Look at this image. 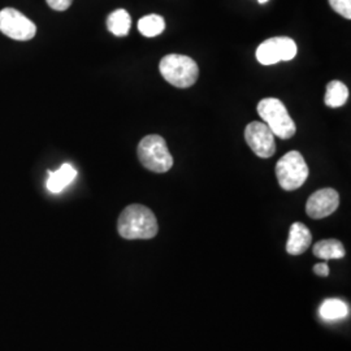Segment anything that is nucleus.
Returning <instances> with one entry per match:
<instances>
[{
  "label": "nucleus",
  "mask_w": 351,
  "mask_h": 351,
  "mask_svg": "<svg viewBox=\"0 0 351 351\" xmlns=\"http://www.w3.org/2000/svg\"><path fill=\"white\" fill-rule=\"evenodd\" d=\"M258 1H259V3H261V4H264V3H267V1H268V0H258Z\"/></svg>",
  "instance_id": "aec40b11"
},
{
  "label": "nucleus",
  "mask_w": 351,
  "mask_h": 351,
  "mask_svg": "<svg viewBox=\"0 0 351 351\" xmlns=\"http://www.w3.org/2000/svg\"><path fill=\"white\" fill-rule=\"evenodd\" d=\"M75 176L77 171L73 168V165L63 164L58 171L50 172L47 180V189L53 194H59L73 182Z\"/></svg>",
  "instance_id": "9b49d317"
},
{
  "label": "nucleus",
  "mask_w": 351,
  "mask_h": 351,
  "mask_svg": "<svg viewBox=\"0 0 351 351\" xmlns=\"http://www.w3.org/2000/svg\"><path fill=\"white\" fill-rule=\"evenodd\" d=\"M258 113L264 124L271 129L274 136L278 138H291L297 126L294 120L290 117L284 103L277 98H264L258 104Z\"/></svg>",
  "instance_id": "7ed1b4c3"
},
{
  "label": "nucleus",
  "mask_w": 351,
  "mask_h": 351,
  "mask_svg": "<svg viewBox=\"0 0 351 351\" xmlns=\"http://www.w3.org/2000/svg\"><path fill=\"white\" fill-rule=\"evenodd\" d=\"M349 99V88L341 81H330L326 85L324 103L330 108L342 107Z\"/></svg>",
  "instance_id": "ddd939ff"
},
{
  "label": "nucleus",
  "mask_w": 351,
  "mask_h": 351,
  "mask_svg": "<svg viewBox=\"0 0 351 351\" xmlns=\"http://www.w3.org/2000/svg\"><path fill=\"white\" fill-rule=\"evenodd\" d=\"M320 315L326 320H339L349 315V307L339 300H328L320 306Z\"/></svg>",
  "instance_id": "dca6fc26"
},
{
  "label": "nucleus",
  "mask_w": 351,
  "mask_h": 351,
  "mask_svg": "<svg viewBox=\"0 0 351 351\" xmlns=\"http://www.w3.org/2000/svg\"><path fill=\"white\" fill-rule=\"evenodd\" d=\"M46 1H47L49 7L52 8L53 11L63 12V11H66L71 7L73 0H46Z\"/></svg>",
  "instance_id": "a211bd4d"
},
{
  "label": "nucleus",
  "mask_w": 351,
  "mask_h": 351,
  "mask_svg": "<svg viewBox=\"0 0 351 351\" xmlns=\"http://www.w3.org/2000/svg\"><path fill=\"white\" fill-rule=\"evenodd\" d=\"M137 155L141 164L155 173H165L173 167V158L168 150L167 142L158 134L146 136L142 139Z\"/></svg>",
  "instance_id": "20e7f679"
},
{
  "label": "nucleus",
  "mask_w": 351,
  "mask_h": 351,
  "mask_svg": "<svg viewBox=\"0 0 351 351\" xmlns=\"http://www.w3.org/2000/svg\"><path fill=\"white\" fill-rule=\"evenodd\" d=\"M165 29V21L159 14H147L138 21L139 33L143 37L152 38L160 36Z\"/></svg>",
  "instance_id": "2eb2a0df"
},
{
  "label": "nucleus",
  "mask_w": 351,
  "mask_h": 351,
  "mask_svg": "<svg viewBox=\"0 0 351 351\" xmlns=\"http://www.w3.org/2000/svg\"><path fill=\"white\" fill-rule=\"evenodd\" d=\"M245 139L259 158L268 159L276 152L275 136L263 121H252L245 129Z\"/></svg>",
  "instance_id": "6e6552de"
},
{
  "label": "nucleus",
  "mask_w": 351,
  "mask_h": 351,
  "mask_svg": "<svg viewBox=\"0 0 351 351\" xmlns=\"http://www.w3.org/2000/svg\"><path fill=\"white\" fill-rule=\"evenodd\" d=\"M159 71L167 82L178 88L193 86L199 77L198 64L189 56L177 53L164 56Z\"/></svg>",
  "instance_id": "f03ea898"
},
{
  "label": "nucleus",
  "mask_w": 351,
  "mask_h": 351,
  "mask_svg": "<svg viewBox=\"0 0 351 351\" xmlns=\"http://www.w3.org/2000/svg\"><path fill=\"white\" fill-rule=\"evenodd\" d=\"M339 195L335 189L326 188L315 191L306 204V213L315 220L330 216L339 208Z\"/></svg>",
  "instance_id": "1a4fd4ad"
},
{
  "label": "nucleus",
  "mask_w": 351,
  "mask_h": 351,
  "mask_svg": "<svg viewBox=\"0 0 351 351\" xmlns=\"http://www.w3.org/2000/svg\"><path fill=\"white\" fill-rule=\"evenodd\" d=\"M314 274L317 276L326 277L329 275V267L326 263L316 264L314 267Z\"/></svg>",
  "instance_id": "6ab92c4d"
},
{
  "label": "nucleus",
  "mask_w": 351,
  "mask_h": 351,
  "mask_svg": "<svg viewBox=\"0 0 351 351\" xmlns=\"http://www.w3.org/2000/svg\"><path fill=\"white\" fill-rule=\"evenodd\" d=\"M315 256L319 259L324 261H330V259H341L345 256L346 251L343 245L339 242V239H323L315 243L313 249Z\"/></svg>",
  "instance_id": "f8f14e48"
},
{
  "label": "nucleus",
  "mask_w": 351,
  "mask_h": 351,
  "mask_svg": "<svg viewBox=\"0 0 351 351\" xmlns=\"http://www.w3.org/2000/svg\"><path fill=\"white\" fill-rule=\"evenodd\" d=\"M280 186L287 191L301 188L308 177V167L298 151H289L276 164Z\"/></svg>",
  "instance_id": "39448f33"
},
{
  "label": "nucleus",
  "mask_w": 351,
  "mask_h": 351,
  "mask_svg": "<svg viewBox=\"0 0 351 351\" xmlns=\"http://www.w3.org/2000/svg\"><path fill=\"white\" fill-rule=\"evenodd\" d=\"M329 4L333 8V11H336L342 17L350 20L351 0H329Z\"/></svg>",
  "instance_id": "f3484780"
},
{
  "label": "nucleus",
  "mask_w": 351,
  "mask_h": 351,
  "mask_svg": "<svg viewBox=\"0 0 351 351\" xmlns=\"http://www.w3.org/2000/svg\"><path fill=\"white\" fill-rule=\"evenodd\" d=\"M297 55L295 42L288 37L269 38L259 45L256 59L263 65H274L280 62H290Z\"/></svg>",
  "instance_id": "423d86ee"
},
{
  "label": "nucleus",
  "mask_w": 351,
  "mask_h": 351,
  "mask_svg": "<svg viewBox=\"0 0 351 351\" xmlns=\"http://www.w3.org/2000/svg\"><path fill=\"white\" fill-rule=\"evenodd\" d=\"M132 19L125 10H116L107 19V29L116 37H125L130 30Z\"/></svg>",
  "instance_id": "4468645a"
},
{
  "label": "nucleus",
  "mask_w": 351,
  "mask_h": 351,
  "mask_svg": "<svg viewBox=\"0 0 351 351\" xmlns=\"http://www.w3.org/2000/svg\"><path fill=\"white\" fill-rule=\"evenodd\" d=\"M0 32L14 40H30L36 37L37 26L14 8L0 11Z\"/></svg>",
  "instance_id": "0eeeda50"
},
{
  "label": "nucleus",
  "mask_w": 351,
  "mask_h": 351,
  "mask_svg": "<svg viewBox=\"0 0 351 351\" xmlns=\"http://www.w3.org/2000/svg\"><path fill=\"white\" fill-rule=\"evenodd\" d=\"M313 234L310 229L302 223H294L290 226L287 251L290 255H301L311 246Z\"/></svg>",
  "instance_id": "9d476101"
},
{
  "label": "nucleus",
  "mask_w": 351,
  "mask_h": 351,
  "mask_svg": "<svg viewBox=\"0 0 351 351\" xmlns=\"http://www.w3.org/2000/svg\"><path fill=\"white\" fill-rule=\"evenodd\" d=\"M119 234L125 239H151L158 234V220L150 208L142 204H130L117 221Z\"/></svg>",
  "instance_id": "f257e3e1"
}]
</instances>
